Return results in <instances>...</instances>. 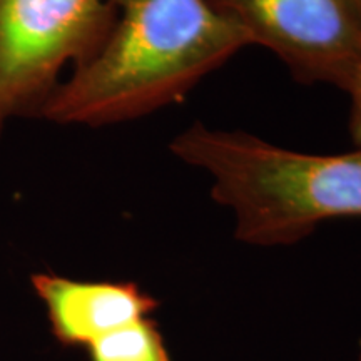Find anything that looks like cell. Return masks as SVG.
I'll return each instance as SVG.
<instances>
[{
    "instance_id": "1",
    "label": "cell",
    "mask_w": 361,
    "mask_h": 361,
    "mask_svg": "<svg viewBox=\"0 0 361 361\" xmlns=\"http://www.w3.org/2000/svg\"><path fill=\"white\" fill-rule=\"evenodd\" d=\"M114 17L99 45L61 80L40 119L119 124L183 99L251 45L209 0H109Z\"/></svg>"
},
{
    "instance_id": "2",
    "label": "cell",
    "mask_w": 361,
    "mask_h": 361,
    "mask_svg": "<svg viewBox=\"0 0 361 361\" xmlns=\"http://www.w3.org/2000/svg\"><path fill=\"white\" fill-rule=\"evenodd\" d=\"M171 151L207 174L211 196L231 211L234 236L245 245H296L324 221L361 218V147L310 154L194 123Z\"/></svg>"
},
{
    "instance_id": "3",
    "label": "cell",
    "mask_w": 361,
    "mask_h": 361,
    "mask_svg": "<svg viewBox=\"0 0 361 361\" xmlns=\"http://www.w3.org/2000/svg\"><path fill=\"white\" fill-rule=\"evenodd\" d=\"M112 17L109 0H0V133L39 116L61 72L97 47Z\"/></svg>"
},
{
    "instance_id": "4",
    "label": "cell",
    "mask_w": 361,
    "mask_h": 361,
    "mask_svg": "<svg viewBox=\"0 0 361 361\" xmlns=\"http://www.w3.org/2000/svg\"><path fill=\"white\" fill-rule=\"evenodd\" d=\"M308 82L346 90L361 51V20L348 0H209Z\"/></svg>"
},
{
    "instance_id": "5",
    "label": "cell",
    "mask_w": 361,
    "mask_h": 361,
    "mask_svg": "<svg viewBox=\"0 0 361 361\" xmlns=\"http://www.w3.org/2000/svg\"><path fill=\"white\" fill-rule=\"evenodd\" d=\"M30 284L44 305L52 336L66 348L85 350L117 328L151 318L159 306L133 281H85L35 273Z\"/></svg>"
},
{
    "instance_id": "6",
    "label": "cell",
    "mask_w": 361,
    "mask_h": 361,
    "mask_svg": "<svg viewBox=\"0 0 361 361\" xmlns=\"http://www.w3.org/2000/svg\"><path fill=\"white\" fill-rule=\"evenodd\" d=\"M85 353L89 361H171L168 345L152 316L97 338Z\"/></svg>"
},
{
    "instance_id": "7",
    "label": "cell",
    "mask_w": 361,
    "mask_h": 361,
    "mask_svg": "<svg viewBox=\"0 0 361 361\" xmlns=\"http://www.w3.org/2000/svg\"><path fill=\"white\" fill-rule=\"evenodd\" d=\"M345 92L350 96V134L355 147H361V51Z\"/></svg>"
},
{
    "instance_id": "8",
    "label": "cell",
    "mask_w": 361,
    "mask_h": 361,
    "mask_svg": "<svg viewBox=\"0 0 361 361\" xmlns=\"http://www.w3.org/2000/svg\"><path fill=\"white\" fill-rule=\"evenodd\" d=\"M348 2H350V6L353 7L356 16H358L360 20H361V0H348Z\"/></svg>"
},
{
    "instance_id": "9",
    "label": "cell",
    "mask_w": 361,
    "mask_h": 361,
    "mask_svg": "<svg viewBox=\"0 0 361 361\" xmlns=\"http://www.w3.org/2000/svg\"><path fill=\"white\" fill-rule=\"evenodd\" d=\"M358 361H361V353H360V358H358Z\"/></svg>"
}]
</instances>
